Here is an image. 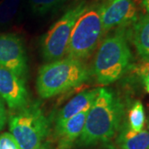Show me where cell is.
<instances>
[{
	"mask_svg": "<svg viewBox=\"0 0 149 149\" xmlns=\"http://www.w3.org/2000/svg\"><path fill=\"white\" fill-rule=\"evenodd\" d=\"M134 70L140 77H149V60L141 62L135 67Z\"/></svg>",
	"mask_w": 149,
	"mask_h": 149,
	"instance_id": "cell-18",
	"label": "cell"
},
{
	"mask_svg": "<svg viewBox=\"0 0 149 149\" xmlns=\"http://www.w3.org/2000/svg\"><path fill=\"white\" fill-rule=\"evenodd\" d=\"M0 98L9 109L19 110L30 104L25 80L0 65Z\"/></svg>",
	"mask_w": 149,
	"mask_h": 149,
	"instance_id": "cell-9",
	"label": "cell"
},
{
	"mask_svg": "<svg viewBox=\"0 0 149 149\" xmlns=\"http://www.w3.org/2000/svg\"><path fill=\"white\" fill-rule=\"evenodd\" d=\"M88 110L70 118L58 128H56V133L58 138V149H69L74 142L82 133L85 126Z\"/></svg>",
	"mask_w": 149,
	"mask_h": 149,
	"instance_id": "cell-11",
	"label": "cell"
},
{
	"mask_svg": "<svg viewBox=\"0 0 149 149\" xmlns=\"http://www.w3.org/2000/svg\"><path fill=\"white\" fill-rule=\"evenodd\" d=\"M21 0H1L0 1V26L11 23L18 12Z\"/></svg>",
	"mask_w": 149,
	"mask_h": 149,
	"instance_id": "cell-15",
	"label": "cell"
},
{
	"mask_svg": "<svg viewBox=\"0 0 149 149\" xmlns=\"http://www.w3.org/2000/svg\"><path fill=\"white\" fill-rule=\"evenodd\" d=\"M90 78L85 63L65 57L47 62L37 74V91L42 99H49L84 84Z\"/></svg>",
	"mask_w": 149,
	"mask_h": 149,
	"instance_id": "cell-3",
	"label": "cell"
},
{
	"mask_svg": "<svg viewBox=\"0 0 149 149\" xmlns=\"http://www.w3.org/2000/svg\"><path fill=\"white\" fill-rule=\"evenodd\" d=\"M7 122V112L3 100L0 98V130H2Z\"/></svg>",
	"mask_w": 149,
	"mask_h": 149,
	"instance_id": "cell-19",
	"label": "cell"
},
{
	"mask_svg": "<svg viewBox=\"0 0 149 149\" xmlns=\"http://www.w3.org/2000/svg\"><path fill=\"white\" fill-rule=\"evenodd\" d=\"M145 110L142 102L137 100L131 106L128 115V126L135 132H140L143 129L145 124Z\"/></svg>",
	"mask_w": 149,
	"mask_h": 149,
	"instance_id": "cell-14",
	"label": "cell"
},
{
	"mask_svg": "<svg viewBox=\"0 0 149 149\" xmlns=\"http://www.w3.org/2000/svg\"><path fill=\"white\" fill-rule=\"evenodd\" d=\"M0 65L26 81L28 74L27 55L19 36L13 33L0 34Z\"/></svg>",
	"mask_w": 149,
	"mask_h": 149,
	"instance_id": "cell-7",
	"label": "cell"
},
{
	"mask_svg": "<svg viewBox=\"0 0 149 149\" xmlns=\"http://www.w3.org/2000/svg\"><path fill=\"white\" fill-rule=\"evenodd\" d=\"M99 6H91L74 24L66 49V57L83 61L93 54L103 34Z\"/></svg>",
	"mask_w": 149,
	"mask_h": 149,
	"instance_id": "cell-5",
	"label": "cell"
},
{
	"mask_svg": "<svg viewBox=\"0 0 149 149\" xmlns=\"http://www.w3.org/2000/svg\"><path fill=\"white\" fill-rule=\"evenodd\" d=\"M50 119L38 102L17 110L9 118V129L22 149H39L50 132Z\"/></svg>",
	"mask_w": 149,
	"mask_h": 149,
	"instance_id": "cell-4",
	"label": "cell"
},
{
	"mask_svg": "<svg viewBox=\"0 0 149 149\" xmlns=\"http://www.w3.org/2000/svg\"><path fill=\"white\" fill-rule=\"evenodd\" d=\"M0 149H22L15 138L11 133L0 135Z\"/></svg>",
	"mask_w": 149,
	"mask_h": 149,
	"instance_id": "cell-17",
	"label": "cell"
},
{
	"mask_svg": "<svg viewBox=\"0 0 149 149\" xmlns=\"http://www.w3.org/2000/svg\"><path fill=\"white\" fill-rule=\"evenodd\" d=\"M116 143L120 149H149L148 130L135 132L125 125L120 130Z\"/></svg>",
	"mask_w": 149,
	"mask_h": 149,
	"instance_id": "cell-13",
	"label": "cell"
},
{
	"mask_svg": "<svg viewBox=\"0 0 149 149\" xmlns=\"http://www.w3.org/2000/svg\"><path fill=\"white\" fill-rule=\"evenodd\" d=\"M129 34L139 56L143 61L149 60V15L137 19Z\"/></svg>",
	"mask_w": 149,
	"mask_h": 149,
	"instance_id": "cell-12",
	"label": "cell"
},
{
	"mask_svg": "<svg viewBox=\"0 0 149 149\" xmlns=\"http://www.w3.org/2000/svg\"><path fill=\"white\" fill-rule=\"evenodd\" d=\"M67 0H28L33 13L44 15L62 5Z\"/></svg>",
	"mask_w": 149,
	"mask_h": 149,
	"instance_id": "cell-16",
	"label": "cell"
},
{
	"mask_svg": "<svg viewBox=\"0 0 149 149\" xmlns=\"http://www.w3.org/2000/svg\"><path fill=\"white\" fill-rule=\"evenodd\" d=\"M103 32L133 25L138 19L137 7L133 0H111L99 6Z\"/></svg>",
	"mask_w": 149,
	"mask_h": 149,
	"instance_id": "cell-8",
	"label": "cell"
},
{
	"mask_svg": "<svg viewBox=\"0 0 149 149\" xmlns=\"http://www.w3.org/2000/svg\"><path fill=\"white\" fill-rule=\"evenodd\" d=\"M141 79L143 83L144 89L149 94V77H141Z\"/></svg>",
	"mask_w": 149,
	"mask_h": 149,
	"instance_id": "cell-20",
	"label": "cell"
},
{
	"mask_svg": "<svg viewBox=\"0 0 149 149\" xmlns=\"http://www.w3.org/2000/svg\"><path fill=\"white\" fill-rule=\"evenodd\" d=\"M88 7L85 0L75 3L44 34L41 42V52L44 61L50 62L65 56L74 24Z\"/></svg>",
	"mask_w": 149,
	"mask_h": 149,
	"instance_id": "cell-6",
	"label": "cell"
},
{
	"mask_svg": "<svg viewBox=\"0 0 149 149\" xmlns=\"http://www.w3.org/2000/svg\"><path fill=\"white\" fill-rule=\"evenodd\" d=\"M127 27L116 28L100 43L93 64V74L100 85H109L117 81L131 65L133 56Z\"/></svg>",
	"mask_w": 149,
	"mask_h": 149,
	"instance_id": "cell-2",
	"label": "cell"
},
{
	"mask_svg": "<svg viewBox=\"0 0 149 149\" xmlns=\"http://www.w3.org/2000/svg\"><path fill=\"white\" fill-rule=\"evenodd\" d=\"M98 92V88L80 92L73 97L56 116V128H58L70 118L91 108Z\"/></svg>",
	"mask_w": 149,
	"mask_h": 149,
	"instance_id": "cell-10",
	"label": "cell"
},
{
	"mask_svg": "<svg viewBox=\"0 0 149 149\" xmlns=\"http://www.w3.org/2000/svg\"><path fill=\"white\" fill-rule=\"evenodd\" d=\"M102 1H104V2H106V1H111V0H102Z\"/></svg>",
	"mask_w": 149,
	"mask_h": 149,
	"instance_id": "cell-23",
	"label": "cell"
},
{
	"mask_svg": "<svg viewBox=\"0 0 149 149\" xmlns=\"http://www.w3.org/2000/svg\"><path fill=\"white\" fill-rule=\"evenodd\" d=\"M148 132H149V123H148Z\"/></svg>",
	"mask_w": 149,
	"mask_h": 149,
	"instance_id": "cell-24",
	"label": "cell"
},
{
	"mask_svg": "<svg viewBox=\"0 0 149 149\" xmlns=\"http://www.w3.org/2000/svg\"><path fill=\"white\" fill-rule=\"evenodd\" d=\"M143 4L145 9L148 12L149 15V0H143Z\"/></svg>",
	"mask_w": 149,
	"mask_h": 149,
	"instance_id": "cell-21",
	"label": "cell"
},
{
	"mask_svg": "<svg viewBox=\"0 0 149 149\" xmlns=\"http://www.w3.org/2000/svg\"><path fill=\"white\" fill-rule=\"evenodd\" d=\"M123 113V104L114 91L106 87L98 88L79 137V144L91 146L109 142L119 130Z\"/></svg>",
	"mask_w": 149,
	"mask_h": 149,
	"instance_id": "cell-1",
	"label": "cell"
},
{
	"mask_svg": "<svg viewBox=\"0 0 149 149\" xmlns=\"http://www.w3.org/2000/svg\"><path fill=\"white\" fill-rule=\"evenodd\" d=\"M39 149H51V148H48L47 146H46V145H42V147H41Z\"/></svg>",
	"mask_w": 149,
	"mask_h": 149,
	"instance_id": "cell-22",
	"label": "cell"
}]
</instances>
